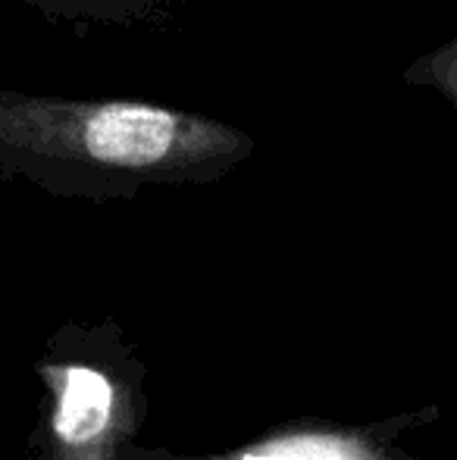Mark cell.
Masks as SVG:
<instances>
[{
    "label": "cell",
    "mask_w": 457,
    "mask_h": 460,
    "mask_svg": "<svg viewBox=\"0 0 457 460\" xmlns=\"http://www.w3.org/2000/svg\"><path fill=\"white\" fill-rule=\"evenodd\" d=\"M250 154L254 138L214 116L0 88V172L57 194L116 198L141 185L214 182Z\"/></svg>",
    "instance_id": "6da1fadb"
},
{
    "label": "cell",
    "mask_w": 457,
    "mask_h": 460,
    "mask_svg": "<svg viewBox=\"0 0 457 460\" xmlns=\"http://www.w3.org/2000/svg\"><path fill=\"white\" fill-rule=\"evenodd\" d=\"M54 417L50 436L60 460H110L116 432L113 382L92 367L50 369Z\"/></svg>",
    "instance_id": "7a4b0ae2"
},
{
    "label": "cell",
    "mask_w": 457,
    "mask_h": 460,
    "mask_svg": "<svg viewBox=\"0 0 457 460\" xmlns=\"http://www.w3.org/2000/svg\"><path fill=\"white\" fill-rule=\"evenodd\" d=\"M50 19L101 25H138L163 16L170 0H19Z\"/></svg>",
    "instance_id": "3957f363"
},
{
    "label": "cell",
    "mask_w": 457,
    "mask_h": 460,
    "mask_svg": "<svg viewBox=\"0 0 457 460\" xmlns=\"http://www.w3.org/2000/svg\"><path fill=\"white\" fill-rule=\"evenodd\" d=\"M229 460H376V455L360 448L354 438L338 436H292L269 442L250 455H238Z\"/></svg>",
    "instance_id": "277c9868"
},
{
    "label": "cell",
    "mask_w": 457,
    "mask_h": 460,
    "mask_svg": "<svg viewBox=\"0 0 457 460\" xmlns=\"http://www.w3.org/2000/svg\"><path fill=\"white\" fill-rule=\"evenodd\" d=\"M404 82L414 88H426V92L439 94L442 101L457 107V38L417 57L404 69Z\"/></svg>",
    "instance_id": "5b68a950"
}]
</instances>
